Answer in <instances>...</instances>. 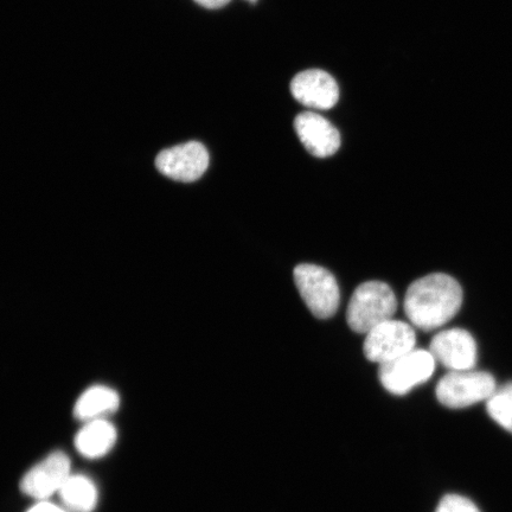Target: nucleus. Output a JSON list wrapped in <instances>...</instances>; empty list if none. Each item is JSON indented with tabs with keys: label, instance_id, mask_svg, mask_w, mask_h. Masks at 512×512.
Here are the masks:
<instances>
[{
	"label": "nucleus",
	"instance_id": "11",
	"mask_svg": "<svg viewBox=\"0 0 512 512\" xmlns=\"http://www.w3.org/2000/svg\"><path fill=\"white\" fill-rule=\"evenodd\" d=\"M291 92L300 104L316 110H330L339 99L336 80L319 69L298 74L291 83Z\"/></svg>",
	"mask_w": 512,
	"mask_h": 512
},
{
	"label": "nucleus",
	"instance_id": "17",
	"mask_svg": "<svg viewBox=\"0 0 512 512\" xmlns=\"http://www.w3.org/2000/svg\"><path fill=\"white\" fill-rule=\"evenodd\" d=\"M28 512H67L66 510L57 507L55 504L48 502H41L32 507Z\"/></svg>",
	"mask_w": 512,
	"mask_h": 512
},
{
	"label": "nucleus",
	"instance_id": "7",
	"mask_svg": "<svg viewBox=\"0 0 512 512\" xmlns=\"http://www.w3.org/2000/svg\"><path fill=\"white\" fill-rule=\"evenodd\" d=\"M156 166L160 174L174 181L190 183L200 179L209 166V152L201 143L189 142L159 152Z\"/></svg>",
	"mask_w": 512,
	"mask_h": 512
},
{
	"label": "nucleus",
	"instance_id": "4",
	"mask_svg": "<svg viewBox=\"0 0 512 512\" xmlns=\"http://www.w3.org/2000/svg\"><path fill=\"white\" fill-rule=\"evenodd\" d=\"M294 281L313 316L328 319L335 315L341 293L332 273L317 265L303 264L294 270Z\"/></svg>",
	"mask_w": 512,
	"mask_h": 512
},
{
	"label": "nucleus",
	"instance_id": "13",
	"mask_svg": "<svg viewBox=\"0 0 512 512\" xmlns=\"http://www.w3.org/2000/svg\"><path fill=\"white\" fill-rule=\"evenodd\" d=\"M120 398L115 390L105 386H94L86 390L76 402L74 414L81 421L105 419L118 411Z\"/></svg>",
	"mask_w": 512,
	"mask_h": 512
},
{
	"label": "nucleus",
	"instance_id": "10",
	"mask_svg": "<svg viewBox=\"0 0 512 512\" xmlns=\"http://www.w3.org/2000/svg\"><path fill=\"white\" fill-rule=\"evenodd\" d=\"M300 142L317 158H328L341 147L337 128L322 115L313 112L299 114L294 121Z\"/></svg>",
	"mask_w": 512,
	"mask_h": 512
},
{
	"label": "nucleus",
	"instance_id": "6",
	"mask_svg": "<svg viewBox=\"0 0 512 512\" xmlns=\"http://www.w3.org/2000/svg\"><path fill=\"white\" fill-rule=\"evenodd\" d=\"M415 343L416 335L411 324L389 319L368 332L363 345L364 356L382 366L414 350Z\"/></svg>",
	"mask_w": 512,
	"mask_h": 512
},
{
	"label": "nucleus",
	"instance_id": "1",
	"mask_svg": "<svg viewBox=\"0 0 512 512\" xmlns=\"http://www.w3.org/2000/svg\"><path fill=\"white\" fill-rule=\"evenodd\" d=\"M463 304V290L448 274L433 273L409 286L405 312L409 322L420 330L441 328L457 315Z\"/></svg>",
	"mask_w": 512,
	"mask_h": 512
},
{
	"label": "nucleus",
	"instance_id": "14",
	"mask_svg": "<svg viewBox=\"0 0 512 512\" xmlns=\"http://www.w3.org/2000/svg\"><path fill=\"white\" fill-rule=\"evenodd\" d=\"M59 494L64 508L70 512H92L98 502V490L85 476H70Z\"/></svg>",
	"mask_w": 512,
	"mask_h": 512
},
{
	"label": "nucleus",
	"instance_id": "5",
	"mask_svg": "<svg viewBox=\"0 0 512 512\" xmlns=\"http://www.w3.org/2000/svg\"><path fill=\"white\" fill-rule=\"evenodd\" d=\"M435 364L437 361L431 351L414 349L380 366L381 384L390 394L406 395L414 387L431 379Z\"/></svg>",
	"mask_w": 512,
	"mask_h": 512
},
{
	"label": "nucleus",
	"instance_id": "9",
	"mask_svg": "<svg viewBox=\"0 0 512 512\" xmlns=\"http://www.w3.org/2000/svg\"><path fill=\"white\" fill-rule=\"evenodd\" d=\"M430 351L435 361L451 371L472 370L477 364V343L464 329L439 332L432 339Z\"/></svg>",
	"mask_w": 512,
	"mask_h": 512
},
{
	"label": "nucleus",
	"instance_id": "18",
	"mask_svg": "<svg viewBox=\"0 0 512 512\" xmlns=\"http://www.w3.org/2000/svg\"><path fill=\"white\" fill-rule=\"evenodd\" d=\"M195 2L206 9H220L226 6L230 0H195Z\"/></svg>",
	"mask_w": 512,
	"mask_h": 512
},
{
	"label": "nucleus",
	"instance_id": "16",
	"mask_svg": "<svg viewBox=\"0 0 512 512\" xmlns=\"http://www.w3.org/2000/svg\"><path fill=\"white\" fill-rule=\"evenodd\" d=\"M435 512H480L469 498L459 495H447L441 499Z\"/></svg>",
	"mask_w": 512,
	"mask_h": 512
},
{
	"label": "nucleus",
	"instance_id": "2",
	"mask_svg": "<svg viewBox=\"0 0 512 512\" xmlns=\"http://www.w3.org/2000/svg\"><path fill=\"white\" fill-rule=\"evenodd\" d=\"M398 300L392 288L382 281H368L356 288L350 299L347 322L357 334H368L389 319H393Z\"/></svg>",
	"mask_w": 512,
	"mask_h": 512
},
{
	"label": "nucleus",
	"instance_id": "8",
	"mask_svg": "<svg viewBox=\"0 0 512 512\" xmlns=\"http://www.w3.org/2000/svg\"><path fill=\"white\" fill-rule=\"evenodd\" d=\"M70 475V459L66 453L56 451L38 463L25 475L21 489L25 495L44 501L60 492Z\"/></svg>",
	"mask_w": 512,
	"mask_h": 512
},
{
	"label": "nucleus",
	"instance_id": "3",
	"mask_svg": "<svg viewBox=\"0 0 512 512\" xmlns=\"http://www.w3.org/2000/svg\"><path fill=\"white\" fill-rule=\"evenodd\" d=\"M496 390L494 376L472 369L450 371L439 381L435 395L441 405L459 409L488 401Z\"/></svg>",
	"mask_w": 512,
	"mask_h": 512
},
{
	"label": "nucleus",
	"instance_id": "12",
	"mask_svg": "<svg viewBox=\"0 0 512 512\" xmlns=\"http://www.w3.org/2000/svg\"><path fill=\"white\" fill-rule=\"evenodd\" d=\"M117 430L106 419L86 422L76 435L75 446L83 457L100 458L106 456L117 443Z\"/></svg>",
	"mask_w": 512,
	"mask_h": 512
},
{
	"label": "nucleus",
	"instance_id": "19",
	"mask_svg": "<svg viewBox=\"0 0 512 512\" xmlns=\"http://www.w3.org/2000/svg\"><path fill=\"white\" fill-rule=\"evenodd\" d=\"M251 2H256V0H251Z\"/></svg>",
	"mask_w": 512,
	"mask_h": 512
},
{
	"label": "nucleus",
	"instance_id": "15",
	"mask_svg": "<svg viewBox=\"0 0 512 512\" xmlns=\"http://www.w3.org/2000/svg\"><path fill=\"white\" fill-rule=\"evenodd\" d=\"M486 411L492 420L512 434V382L497 388L495 394L486 401Z\"/></svg>",
	"mask_w": 512,
	"mask_h": 512
}]
</instances>
